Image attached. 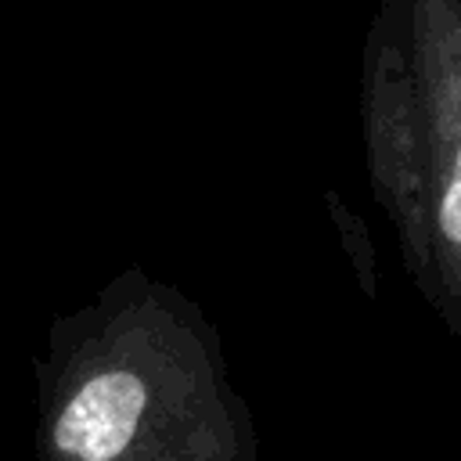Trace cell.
<instances>
[{
  "label": "cell",
  "mask_w": 461,
  "mask_h": 461,
  "mask_svg": "<svg viewBox=\"0 0 461 461\" xmlns=\"http://www.w3.org/2000/svg\"><path fill=\"white\" fill-rule=\"evenodd\" d=\"M411 43L367 72L378 191L429 295L461 321V0H407Z\"/></svg>",
  "instance_id": "obj_1"
},
{
  "label": "cell",
  "mask_w": 461,
  "mask_h": 461,
  "mask_svg": "<svg viewBox=\"0 0 461 461\" xmlns=\"http://www.w3.org/2000/svg\"><path fill=\"white\" fill-rule=\"evenodd\" d=\"M162 371L144 360H94L76 378L50 421L54 461H151L162 432L173 429Z\"/></svg>",
  "instance_id": "obj_2"
}]
</instances>
